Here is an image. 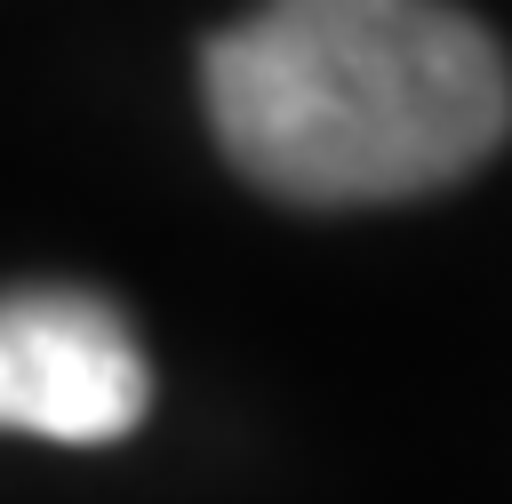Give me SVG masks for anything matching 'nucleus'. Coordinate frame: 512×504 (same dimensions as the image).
Segmentation results:
<instances>
[{"label": "nucleus", "mask_w": 512, "mask_h": 504, "mask_svg": "<svg viewBox=\"0 0 512 504\" xmlns=\"http://www.w3.org/2000/svg\"><path fill=\"white\" fill-rule=\"evenodd\" d=\"M200 88L224 160L296 208L440 192L512 128V72L448 0H264L200 48Z\"/></svg>", "instance_id": "1"}, {"label": "nucleus", "mask_w": 512, "mask_h": 504, "mask_svg": "<svg viewBox=\"0 0 512 504\" xmlns=\"http://www.w3.org/2000/svg\"><path fill=\"white\" fill-rule=\"evenodd\" d=\"M152 408V368L128 320L80 288H16L0 320V416L32 440L104 448Z\"/></svg>", "instance_id": "2"}]
</instances>
